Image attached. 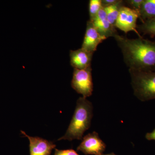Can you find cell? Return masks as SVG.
Here are the masks:
<instances>
[{"mask_svg":"<svg viewBox=\"0 0 155 155\" xmlns=\"http://www.w3.org/2000/svg\"><path fill=\"white\" fill-rule=\"evenodd\" d=\"M114 38L129 70L155 71V41L142 37L129 39L118 34Z\"/></svg>","mask_w":155,"mask_h":155,"instance_id":"6da1fadb","label":"cell"},{"mask_svg":"<svg viewBox=\"0 0 155 155\" xmlns=\"http://www.w3.org/2000/svg\"><path fill=\"white\" fill-rule=\"evenodd\" d=\"M93 106L86 98L80 97L76 102L75 112L65 135L58 140H82L84 134L91 125Z\"/></svg>","mask_w":155,"mask_h":155,"instance_id":"7a4b0ae2","label":"cell"},{"mask_svg":"<svg viewBox=\"0 0 155 155\" xmlns=\"http://www.w3.org/2000/svg\"><path fill=\"white\" fill-rule=\"evenodd\" d=\"M129 71L135 96L143 102L155 99V71Z\"/></svg>","mask_w":155,"mask_h":155,"instance_id":"3957f363","label":"cell"},{"mask_svg":"<svg viewBox=\"0 0 155 155\" xmlns=\"http://www.w3.org/2000/svg\"><path fill=\"white\" fill-rule=\"evenodd\" d=\"M91 67L83 69H74L71 86L83 97L91 96L93 91Z\"/></svg>","mask_w":155,"mask_h":155,"instance_id":"277c9868","label":"cell"},{"mask_svg":"<svg viewBox=\"0 0 155 155\" xmlns=\"http://www.w3.org/2000/svg\"><path fill=\"white\" fill-rule=\"evenodd\" d=\"M140 18L139 11L125 6L120 8L119 16L115 27L125 32L135 31L139 35L137 30V21Z\"/></svg>","mask_w":155,"mask_h":155,"instance_id":"5b68a950","label":"cell"},{"mask_svg":"<svg viewBox=\"0 0 155 155\" xmlns=\"http://www.w3.org/2000/svg\"><path fill=\"white\" fill-rule=\"evenodd\" d=\"M106 145L98 134L93 131L83 137L77 150L85 155H101L105 150Z\"/></svg>","mask_w":155,"mask_h":155,"instance_id":"8992f818","label":"cell"},{"mask_svg":"<svg viewBox=\"0 0 155 155\" xmlns=\"http://www.w3.org/2000/svg\"><path fill=\"white\" fill-rule=\"evenodd\" d=\"M106 39L107 38L99 33L92 22L89 20L87 23L86 31L81 48L94 54L98 45Z\"/></svg>","mask_w":155,"mask_h":155,"instance_id":"52a82bcc","label":"cell"},{"mask_svg":"<svg viewBox=\"0 0 155 155\" xmlns=\"http://www.w3.org/2000/svg\"><path fill=\"white\" fill-rule=\"evenodd\" d=\"M21 132L29 140L30 155H51L55 148L56 145L52 141L38 137L30 136L22 130Z\"/></svg>","mask_w":155,"mask_h":155,"instance_id":"ba28073f","label":"cell"},{"mask_svg":"<svg viewBox=\"0 0 155 155\" xmlns=\"http://www.w3.org/2000/svg\"><path fill=\"white\" fill-rule=\"evenodd\" d=\"M91 21L92 22L99 33L107 38L110 37H114L118 34L115 29L116 27L111 25L108 21L103 7H102L94 19Z\"/></svg>","mask_w":155,"mask_h":155,"instance_id":"9c48e42d","label":"cell"},{"mask_svg":"<svg viewBox=\"0 0 155 155\" xmlns=\"http://www.w3.org/2000/svg\"><path fill=\"white\" fill-rule=\"evenodd\" d=\"M93 53L82 48L70 51V64L74 69H83L91 67Z\"/></svg>","mask_w":155,"mask_h":155,"instance_id":"30bf717a","label":"cell"},{"mask_svg":"<svg viewBox=\"0 0 155 155\" xmlns=\"http://www.w3.org/2000/svg\"><path fill=\"white\" fill-rule=\"evenodd\" d=\"M139 13L142 22L155 17V0H143Z\"/></svg>","mask_w":155,"mask_h":155,"instance_id":"8fae6325","label":"cell"},{"mask_svg":"<svg viewBox=\"0 0 155 155\" xmlns=\"http://www.w3.org/2000/svg\"><path fill=\"white\" fill-rule=\"evenodd\" d=\"M123 1H119L116 4L104 8L108 21L114 27L119 16L120 8L123 6Z\"/></svg>","mask_w":155,"mask_h":155,"instance_id":"7c38bea8","label":"cell"},{"mask_svg":"<svg viewBox=\"0 0 155 155\" xmlns=\"http://www.w3.org/2000/svg\"><path fill=\"white\" fill-rule=\"evenodd\" d=\"M137 30L144 35L155 36V17L145 20L137 25Z\"/></svg>","mask_w":155,"mask_h":155,"instance_id":"4fadbf2b","label":"cell"},{"mask_svg":"<svg viewBox=\"0 0 155 155\" xmlns=\"http://www.w3.org/2000/svg\"><path fill=\"white\" fill-rule=\"evenodd\" d=\"M102 7L101 0H90L89 4L90 19L92 21L97 15Z\"/></svg>","mask_w":155,"mask_h":155,"instance_id":"5bb4252c","label":"cell"},{"mask_svg":"<svg viewBox=\"0 0 155 155\" xmlns=\"http://www.w3.org/2000/svg\"><path fill=\"white\" fill-rule=\"evenodd\" d=\"M143 0H128L125 1V2L132 7L131 8L139 11L140 10Z\"/></svg>","mask_w":155,"mask_h":155,"instance_id":"9a60e30c","label":"cell"},{"mask_svg":"<svg viewBox=\"0 0 155 155\" xmlns=\"http://www.w3.org/2000/svg\"><path fill=\"white\" fill-rule=\"evenodd\" d=\"M54 155H79L72 149L60 150L55 149Z\"/></svg>","mask_w":155,"mask_h":155,"instance_id":"2e32d148","label":"cell"},{"mask_svg":"<svg viewBox=\"0 0 155 155\" xmlns=\"http://www.w3.org/2000/svg\"><path fill=\"white\" fill-rule=\"evenodd\" d=\"M119 2L118 0H102L101 1L102 6L104 8L107 6L116 4Z\"/></svg>","mask_w":155,"mask_h":155,"instance_id":"e0dca14e","label":"cell"},{"mask_svg":"<svg viewBox=\"0 0 155 155\" xmlns=\"http://www.w3.org/2000/svg\"><path fill=\"white\" fill-rule=\"evenodd\" d=\"M145 137L148 140H155V129L152 132L147 133Z\"/></svg>","mask_w":155,"mask_h":155,"instance_id":"ac0fdd59","label":"cell"},{"mask_svg":"<svg viewBox=\"0 0 155 155\" xmlns=\"http://www.w3.org/2000/svg\"><path fill=\"white\" fill-rule=\"evenodd\" d=\"M101 155H117L115 154L114 153H111L107 154H102Z\"/></svg>","mask_w":155,"mask_h":155,"instance_id":"d6986e66","label":"cell"}]
</instances>
